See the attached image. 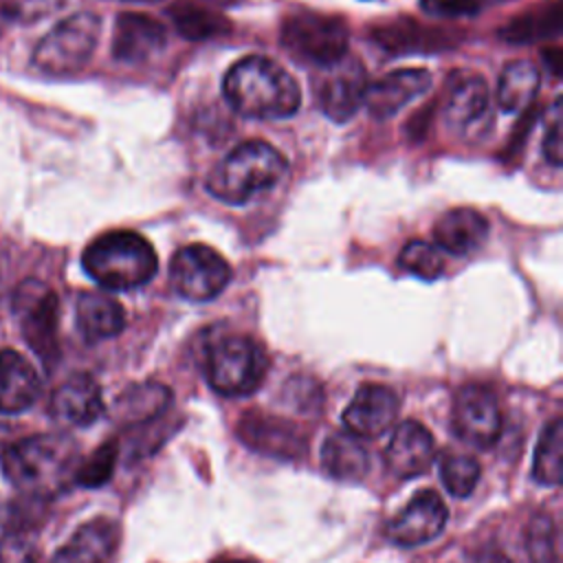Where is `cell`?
Instances as JSON below:
<instances>
[{
	"label": "cell",
	"mask_w": 563,
	"mask_h": 563,
	"mask_svg": "<svg viewBox=\"0 0 563 563\" xmlns=\"http://www.w3.org/2000/svg\"><path fill=\"white\" fill-rule=\"evenodd\" d=\"M0 466L4 477L29 499H51L75 482L77 444L68 435L40 433L9 444Z\"/></svg>",
	"instance_id": "1"
},
{
	"label": "cell",
	"mask_w": 563,
	"mask_h": 563,
	"mask_svg": "<svg viewBox=\"0 0 563 563\" xmlns=\"http://www.w3.org/2000/svg\"><path fill=\"white\" fill-rule=\"evenodd\" d=\"M222 92L229 106L246 119H286L301 106L292 75L262 55L235 62L222 79Z\"/></svg>",
	"instance_id": "2"
},
{
	"label": "cell",
	"mask_w": 563,
	"mask_h": 563,
	"mask_svg": "<svg viewBox=\"0 0 563 563\" xmlns=\"http://www.w3.org/2000/svg\"><path fill=\"white\" fill-rule=\"evenodd\" d=\"M81 266L106 290H134L156 275L158 260L143 235L119 229L95 238L81 255Z\"/></svg>",
	"instance_id": "3"
},
{
	"label": "cell",
	"mask_w": 563,
	"mask_h": 563,
	"mask_svg": "<svg viewBox=\"0 0 563 563\" xmlns=\"http://www.w3.org/2000/svg\"><path fill=\"white\" fill-rule=\"evenodd\" d=\"M286 174V158L264 141H246L231 150L207 180L209 194L229 205H244L273 189Z\"/></svg>",
	"instance_id": "4"
},
{
	"label": "cell",
	"mask_w": 563,
	"mask_h": 563,
	"mask_svg": "<svg viewBox=\"0 0 563 563\" xmlns=\"http://www.w3.org/2000/svg\"><path fill=\"white\" fill-rule=\"evenodd\" d=\"M101 33V20L81 11L57 22L35 46L33 64L37 70L66 77L79 73L92 57Z\"/></svg>",
	"instance_id": "5"
},
{
	"label": "cell",
	"mask_w": 563,
	"mask_h": 563,
	"mask_svg": "<svg viewBox=\"0 0 563 563\" xmlns=\"http://www.w3.org/2000/svg\"><path fill=\"white\" fill-rule=\"evenodd\" d=\"M284 48L303 64L317 68L330 66L347 55L350 33L341 18L299 9L282 22L279 31Z\"/></svg>",
	"instance_id": "6"
},
{
	"label": "cell",
	"mask_w": 563,
	"mask_h": 563,
	"mask_svg": "<svg viewBox=\"0 0 563 563\" xmlns=\"http://www.w3.org/2000/svg\"><path fill=\"white\" fill-rule=\"evenodd\" d=\"M268 369V358L260 343L231 334L216 341L207 354V380L213 391L240 398L253 394Z\"/></svg>",
	"instance_id": "7"
},
{
	"label": "cell",
	"mask_w": 563,
	"mask_h": 563,
	"mask_svg": "<svg viewBox=\"0 0 563 563\" xmlns=\"http://www.w3.org/2000/svg\"><path fill=\"white\" fill-rule=\"evenodd\" d=\"M11 308L24 341L51 369L59 358V303L57 295L40 279H24L13 290Z\"/></svg>",
	"instance_id": "8"
},
{
	"label": "cell",
	"mask_w": 563,
	"mask_h": 563,
	"mask_svg": "<svg viewBox=\"0 0 563 563\" xmlns=\"http://www.w3.org/2000/svg\"><path fill=\"white\" fill-rule=\"evenodd\" d=\"M169 282L189 301H211L231 282V266L211 246L187 244L169 262Z\"/></svg>",
	"instance_id": "9"
},
{
	"label": "cell",
	"mask_w": 563,
	"mask_h": 563,
	"mask_svg": "<svg viewBox=\"0 0 563 563\" xmlns=\"http://www.w3.org/2000/svg\"><path fill=\"white\" fill-rule=\"evenodd\" d=\"M367 86L369 79L365 66L350 55L319 68L312 81L321 112L336 123H343L356 114V110L365 103Z\"/></svg>",
	"instance_id": "10"
},
{
	"label": "cell",
	"mask_w": 563,
	"mask_h": 563,
	"mask_svg": "<svg viewBox=\"0 0 563 563\" xmlns=\"http://www.w3.org/2000/svg\"><path fill=\"white\" fill-rule=\"evenodd\" d=\"M453 429L473 446H493L501 433V411L493 391L482 385L462 387L453 405Z\"/></svg>",
	"instance_id": "11"
},
{
	"label": "cell",
	"mask_w": 563,
	"mask_h": 563,
	"mask_svg": "<svg viewBox=\"0 0 563 563\" xmlns=\"http://www.w3.org/2000/svg\"><path fill=\"white\" fill-rule=\"evenodd\" d=\"M446 506L433 490L416 493L409 504L387 521L385 534L391 543L416 548L435 539L446 523Z\"/></svg>",
	"instance_id": "12"
},
{
	"label": "cell",
	"mask_w": 563,
	"mask_h": 563,
	"mask_svg": "<svg viewBox=\"0 0 563 563\" xmlns=\"http://www.w3.org/2000/svg\"><path fill=\"white\" fill-rule=\"evenodd\" d=\"M400 402L394 389L385 385H363L343 411V424L354 438H378L396 422Z\"/></svg>",
	"instance_id": "13"
},
{
	"label": "cell",
	"mask_w": 563,
	"mask_h": 563,
	"mask_svg": "<svg viewBox=\"0 0 563 563\" xmlns=\"http://www.w3.org/2000/svg\"><path fill=\"white\" fill-rule=\"evenodd\" d=\"M431 88V73L424 68H398L367 86L365 106L374 119H391L416 97Z\"/></svg>",
	"instance_id": "14"
},
{
	"label": "cell",
	"mask_w": 563,
	"mask_h": 563,
	"mask_svg": "<svg viewBox=\"0 0 563 563\" xmlns=\"http://www.w3.org/2000/svg\"><path fill=\"white\" fill-rule=\"evenodd\" d=\"M435 457V442L427 427L416 420L400 422L385 449V464L398 479L422 475Z\"/></svg>",
	"instance_id": "15"
},
{
	"label": "cell",
	"mask_w": 563,
	"mask_h": 563,
	"mask_svg": "<svg viewBox=\"0 0 563 563\" xmlns=\"http://www.w3.org/2000/svg\"><path fill=\"white\" fill-rule=\"evenodd\" d=\"M167 42L165 26L152 15L123 11L117 15L112 35V55L117 62L141 64L152 59Z\"/></svg>",
	"instance_id": "16"
},
{
	"label": "cell",
	"mask_w": 563,
	"mask_h": 563,
	"mask_svg": "<svg viewBox=\"0 0 563 563\" xmlns=\"http://www.w3.org/2000/svg\"><path fill=\"white\" fill-rule=\"evenodd\" d=\"M51 416L70 427H90L103 411V396L97 380L88 374L68 376L51 396Z\"/></svg>",
	"instance_id": "17"
},
{
	"label": "cell",
	"mask_w": 563,
	"mask_h": 563,
	"mask_svg": "<svg viewBox=\"0 0 563 563\" xmlns=\"http://www.w3.org/2000/svg\"><path fill=\"white\" fill-rule=\"evenodd\" d=\"M119 545V526L108 517L81 523L53 554L51 563H108Z\"/></svg>",
	"instance_id": "18"
},
{
	"label": "cell",
	"mask_w": 563,
	"mask_h": 563,
	"mask_svg": "<svg viewBox=\"0 0 563 563\" xmlns=\"http://www.w3.org/2000/svg\"><path fill=\"white\" fill-rule=\"evenodd\" d=\"M42 380L35 367L15 350H0V411L22 413L40 398Z\"/></svg>",
	"instance_id": "19"
},
{
	"label": "cell",
	"mask_w": 563,
	"mask_h": 563,
	"mask_svg": "<svg viewBox=\"0 0 563 563\" xmlns=\"http://www.w3.org/2000/svg\"><path fill=\"white\" fill-rule=\"evenodd\" d=\"M488 231V220L479 211L471 207H455L438 218L433 240L440 251L451 255H471L486 242Z\"/></svg>",
	"instance_id": "20"
},
{
	"label": "cell",
	"mask_w": 563,
	"mask_h": 563,
	"mask_svg": "<svg viewBox=\"0 0 563 563\" xmlns=\"http://www.w3.org/2000/svg\"><path fill=\"white\" fill-rule=\"evenodd\" d=\"M75 321L88 343L117 336L125 328V312L117 299L106 292L88 290L77 297Z\"/></svg>",
	"instance_id": "21"
},
{
	"label": "cell",
	"mask_w": 563,
	"mask_h": 563,
	"mask_svg": "<svg viewBox=\"0 0 563 563\" xmlns=\"http://www.w3.org/2000/svg\"><path fill=\"white\" fill-rule=\"evenodd\" d=\"M488 106L490 97L486 81L477 75H468L451 84L444 103V119L451 130L466 132L486 117Z\"/></svg>",
	"instance_id": "22"
},
{
	"label": "cell",
	"mask_w": 563,
	"mask_h": 563,
	"mask_svg": "<svg viewBox=\"0 0 563 563\" xmlns=\"http://www.w3.org/2000/svg\"><path fill=\"white\" fill-rule=\"evenodd\" d=\"M367 451L352 433H332L321 446V468L336 482H361L367 473Z\"/></svg>",
	"instance_id": "23"
},
{
	"label": "cell",
	"mask_w": 563,
	"mask_h": 563,
	"mask_svg": "<svg viewBox=\"0 0 563 563\" xmlns=\"http://www.w3.org/2000/svg\"><path fill=\"white\" fill-rule=\"evenodd\" d=\"M541 86L539 68L528 62L519 59L504 68L499 84H497V103L506 114L523 112L537 97Z\"/></svg>",
	"instance_id": "24"
},
{
	"label": "cell",
	"mask_w": 563,
	"mask_h": 563,
	"mask_svg": "<svg viewBox=\"0 0 563 563\" xmlns=\"http://www.w3.org/2000/svg\"><path fill=\"white\" fill-rule=\"evenodd\" d=\"M561 2H548L541 7H534L515 20H510L501 29V37L510 44H528V42H541L556 37L561 33Z\"/></svg>",
	"instance_id": "25"
},
{
	"label": "cell",
	"mask_w": 563,
	"mask_h": 563,
	"mask_svg": "<svg viewBox=\"0 0 563 563\" xmlns=\"http://www.w3.org/2000/svg\"><path fill=\"white\" fill-rule=\"evenodd\" d=\"M240 431L244 435V442H249L251 446L264 453L297 455L299 444H303V440L290 427L271 418H264V420L244 418Z\"/></svg>",
	"instance_id": "26"
},
{
	"label": "cell",
	"mask_w": 563,
	"mask_h": 563,
	"mask_svg": "<svg viewBox=\"0 0 563 563\" xmlns=\"http://www.w3.org/2000/svg\"><path fill=\"white\" fill-rule=\"evenodd\" d=\"M532 477L543 486H556L563 477V422L550 420L537 442Z\"/></svg>",
	"instance_id": "27"
},
{
	"label": "cell",
	"mask_w": 563,
	"mask_h": 563,
	"mask_svg": "<svg viewBox=\"0 0 563 563\" xmlns=\"http://www.w3.org/2000/svg\"><path fill=\"white\" fill-rule=\"evenodd\" d=\"M169 15L180 35L187 40L216 37L229 29V22L220 13L196 4H176L169 9Z\"/></svg>",
	"instance_id": "28"
},
{
	"label": "cell",
	"mask_w": 563,
	"mask_h": 563,
	"mask_svg": "<svg viewBox=\"0 0 563 563\" xmlns=\"http://www.w3.org/2000/svg\"><path fill=\"white\" fill-rule=\"evenodd\" d=\"M169 398L172 394L165 385H158V383L134 385L128 394L119 398V411L123 418H130V420H147L163 413Z\"/></svg>",
	"instance_id": "29"
},
{
	"label": "cell",
	"mask_w": 563,
	"mask_h": 563,
	"mask_svg": "<svg viewBox=\"0 0 563 563\" xmlns=\"http://www.w3.org/2000/svg\"><path fill=\"white\" fill-rule=\"evenodd\" d=\"M479 462L471 455L446 453L440 460V477L453 497H468L479 482Z\"/></svg>",
	"instance_id": "30"
},
{
	"label": "cell",
	"mask_w": 563,
	"mask_h": 563,
	"mask_svg": "<svg viewBox=\"0 0 563 563\" xmlns=\"http://www.w3.org/2000/svg\"><path fill=\"white\" fill-rule=\"evenodd\" d=\"M398 264L402 271H407L413 277H420L424 282L438 279L444 268L442 251L435 244H429L422 240L407 242L398 255Z\"/></svg>",
	"instance_id": "31"
},
{
	"label": "cell",
	"mask_w": 563,
	"mask_h": 563,
	"mask_svg": "<svg viewBox=\"0 0 563 563\" xmlns=\"http://www.w3.org/2000/svg\"><path fill=\"white\" fill-rule=\"evenodd\" d=\"M117 457H119V444L114 440L103 442L99 449H95L90 453V457L79 462V466L75 471V484H79L84 488L103 486L112 477Z\"/></svg>",
	"instance_id": "32"
},
{
	"label": "cell",
	"mask_w": 563,
	"mask_h": 563,
	"mask_svg": "<svg viewBox=\"0 0 563 563\" xmlns=\"http://www.w3.org/2000/svg\"><path fill=\"white\" fill-rule=\"evenodd\" d=\"M543 156L554 167H561V163H563V110H561V97L554 99V103L550 106L548 119H545Z\"/></svg>",
	"instance_id": "33"
},
{
	"label": "cell",
	"mask_w": 563,
	"mask_h": 563,
	"mask_svg": "<svg viewBox=\"0 0 563 563\" xmlns=\"http://www.w3.org/2000/svg\"><path fill=\"white\" fill-rule=\"evenodd\" d=\"M530 554L534 563H556L554 526L550 517L539 515L530 526Z\"/></svg>",
	"instance_id": "34"
},
{
	"label": "cell",
	"mask_w": 563,
	"mask_h": 563,
	"mask_svg": "<svg viewBox=\"0 0 563 563\" xmlns=\"http://www.w3.org/2000/svg\"><path fill=\"white\" fill-rule=\"evenodd\" d=\"M0 563H40L35 545L18 532L0 539Z\"/></svg>",
	"instance_id": "35"
},
{
	"label": "cell",
	"mask_w": 563,
	"mask_h": 563,
	"mask_svg": "<svg viewBox=\"0 0 563 563\" xmlns=\"http://www.w3.org/2000/svg\"><path fill=\"white\" fill-rule=\"evenodd\" d=\"M420 7L440 18H466L479 11L477 0H420Z\"/></svg>",
	"instance_id": "36"
},
{
	"label": "cell",
	"mask_w": 563,
	"mask_h": 563,
	"mask_svg": "<svg viewBox=\"0 0 563 563\" xmlns=\"http://www.w3.org/2000/svg\"><path fill=\"white\" fill-rule=\"evenodd\" d=\"M543 59L548 62L550 73H552L554 77H559V75H561V51H559V48H545V51H543Z\"/></svg>",
	"instance_id": "37"
},
{
	"label": "cell",
	"mask_w": 563,
	"mask_h": 563,
	"mask_svg": "<svg viewBox=\"0 0 563 563\" xmlns=\"http://www.w3.org/2000/svg\"><path fill=\"white\" fill-rule=\"evenodd\" d=\"M213 563H255V561H251V559H218Z\"/></svg>",
	"instance_id": "38"
},
{
	"label": "cell",
	"mask_w": 563,
	"mask_h": 563,
	"mask_svg": "<svg viewBox=\"0 0 563 563\" xmlns=\"http://www.w3.org/2000/svg\"><path fill=\"white\" fill-rule=\"evenodd\" d=\"M128 2H156V0H128Z\"/></svg>",
	"instance_id": "39"
}]
</instances>
